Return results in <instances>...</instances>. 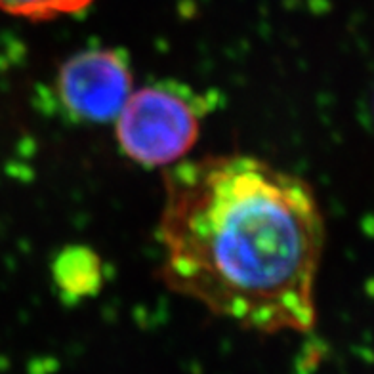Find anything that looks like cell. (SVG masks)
Wrapping results in <instances>:
<instances>
[{"label": "cell", "instance_id": "obj_4", "mask_svg": "<svg viewBox=\"0 0 374 374\" xmlns=\"http://www.w3.org/2000/svg\"><path fill=\"white\" fill-rule=\"evenodd\" d=\"M99 262L97 256L84 248H71L61 252L54 266V277L61 291L71 296H86L99 288Z\"/></svg>", "mask_w": 374, "mask_h": 374}, {"label": "cell", "instance_id": "obj_2", "mask_svg": "<svg viewBox=\"0 0 374 374\" xmlns=\"http://www.w3.org/2000/svg\"><path fill=\"white\" fill-rule=\"evenodd\" d=\"M199 111L170 86L132 92L117 115V140L128 158L143 166H174L199 140Z\"/></svg>", "mask_w": 374, "mask_h": 374}, {"label": "cell", "instance_id": "obj_3", "mask_svg": "<svg viewBox=\"0 0 374 374\" xmlns=\"http://www.w3.org/2000/svg\"><path fill=\"white\" fill-rule=\"evenodd\" d=\"M58 90L75 117L105 122L117 119L132 94V73L120 54L86 50L61 65Z\"/></svg>", "mask_w": 374, "mask_h": 374}, {"label": "cell", "instance_id": "obj_5", "mask_svg": "<svg viewBox=\"0 0 374 374\" xmlns=\"http://www.w3.org/2000/svg\"><path fill=\"white\" fill-rule=\"evenodd\" d=\"M94 0H0V10L27 19H54L83 12Z\"/></svg>", "mask_w": 374, "mask_h": 374}, {"label": "cell", "instance_id": "obj_1", "mask_svg": "<svg viewBox=\"0 0 374 374\" xmlns=\"http://www.w3.org/2000/svg\"><path fill=\"white\" fill-rule=\"evenodd\" d=\"M158 241L176 294L262 334L314 329L325 222L298 176L250 155L168 166Z\"/></svg>", "mask_w": 374, "mask_h": 374}]
</instances>
